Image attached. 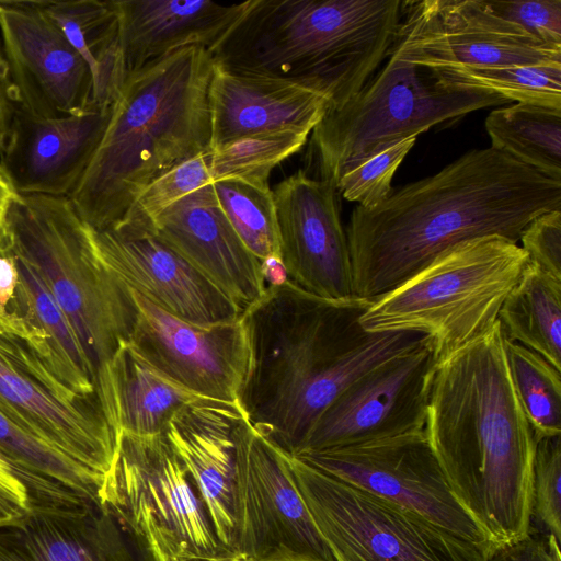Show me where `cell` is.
<instances>
[{"instance_id":"1","label":"cell","mask_w":561,"mask_h":561,"mask_svg":"<svg viewBox=\"0 0 561 561\" xmlns=\"http://www.w3.org/2000/svg\"><path fill=\"white\" fill-rule=\"evenodd\" d=\"M552 210H561L560 181L492 147L470 150L378 206L354 208L345 229L353 296L375 300L468 240L518 243L533 219Z\"/></svg>"},{"instance_id":"2","label":"cell","mask_w":561,"mask_h":561,"mask_svg":"<svg viewBox=\"0 0 561 561\" xmlns=\"http://www.w3.org/2000/svg\"><path fill=\"white\" fill-rule=\"evenodd\" d=\"M371 301L322 298L286 280L267 286L242 313L250 358L240 408L287 454H297L321 413L355 379L425 341L414 331H366L359 319Z\"/></svg>"},{"instance_id":"3","label":"cell","mask_w":561,"mask_h":561,"mask_svg":"<svg viewBox=\"0 0 561 561\" xmlns=\"http://www.w3.org/2000/svg\"><path fill=\"white\" fill-rule=\"evenodd\" d=\"M424 432L453 495L493 546L527 537L536 437L511 380L499 320L436 360Z\"/></svg>"},{"instance_id":"4","label":"cell","mask_w":561,"mask_h":561,"mask_svg":"<svg viewBox=\"0 0 561 561\" xmlns=\"http://www.w3.org/2000/svg\"><path fill=\"white\" fill-rule=\"evenodd\" d=\"M214 58L178 49L125 76L103 137L69 199L93 230L116 227L156 178L210 153Z\"/></svg>"},{"instance_id":"5","label":"cell","mask_w":561,"mask_h":561,"mask_svg":"<svg viewBox=\"0 0 561 561\" xmlns=\"http://www.w3.org/2000/svg\"><path fill=\"white\" fill-rule=\"evenodd\" d=\"M401 0H251L211 51L225 67L314 85L328 108L355 95L394 41Z\"/></svg>"},{"instance_id":"6","label":"cell","mask_w":561,"mask_h":561,"mask_svg":"<svg viewBox=\"0 0 561 561\" xmlns=\"http://www.w3.org/2000/svg\"><path fill=\"white\" fill-rule=\"evenodd\" d=\"M2 228L66 316L95 385L98 371L133 333L136 306L129 289L102 263L91 227L67 196L19 195Z\"/></svg>"},{"instance_id":"7","label":"cell","mask_w":561,"mask_h":561,"mask_svg":"<svg viewBox=\"0 0 561 561\" xmlns=\"http://www.w3.org/2000/svg\"><path fill=\"white\" fill-rule=\"evenodd\" d=\"M528 262L518 243L500 236L461 242L373 300L359 323L368 332H419L430 340L438 360L499 320Z\"/></svg>"},{"instance_id":"8","label":"cell","mask_w":561,"mask_h":561,"mask_svg":"<svg viewBox=\"0 0 561 561\" xmlns=\"http://www.w3.org/2000/svg\"><path fill=\"white\" fill-rule=\"evenodd\" d=\"M510 103L485 90L440 83L428 69L388 56L355 95L328 108L311 131L319 179L335 187L347 171L400 141L471 112Z\"/></svg>"},{"instance_id":"9","label":"cell","mask_w":561,"mask_h":561,"mask_svg":"<svg viewBox=\"0 0 561 561\" xmlns=\"http://www.w3.org/2000/svg\"><path fill=\"white\" fill-rule=\"evenodd\" d=\"M297 490L335 559L488 561L491 549L286 453Z\"/></svg>"},{"instance_id":"10","label":"cell","mask_w":561,"mask_h":561,"mask_svg":"<svg viewBox=\"0 0 561 561\" xmlns=\"http://www.w3.org/2000/svg\"><path fill=\"white\" fill-rule=\"evenodd\" d=\"M101 504L175 556L205 561L226 553L186 467L163 433L116 435Z\"/></svg>"},{"instance_id":"11","label":"cell","mask_w":561,"mask_h":561,"mask_svg":"<svg viewBox=\"0 0 561 561\" xmlns=\"http://www.w3.org/2000/svg\"><path fill=\"white\" fill-rule=\"evenodd\" d=\"M234 542L249 561H336L293 479L286 451L243 415L234 426Z\"/></svg>"},{"instance_id":"12","label":"cell","mask_w":561,"mask_h":561,"mask_svg":"<svg viewBox=\"0 0 561 561\" xmlns=\"http://www.w3.org/2000/svg\"><path fill=\"white\" fill-rule=\"evenodd\" d=\"M388 56L433 70L561 62V48L502 18L488 0H409Z\"/></svg>"},{"instance_id":"13","label":"cell","mask_w":561,"mask_h":561,"mask_svg":"<svg viewBox=\"0 0 561 561\" xmlns=\"http://www.w3.org/2000/svg\"><path fill=\"white\" fill-rule=\"evenodd\" d=\"M294 457L393 501L461 539L495 549L453 495L424 430Z\"/></svg>"},{"instance_id":"14","label":"cell","mask_w":561,"mask_h":561,"mask_svg":"<svg viewBox=\"0 0 561 561\" xmlns=\"http://www.w3.org/2000/svg\"><path fill=\"white\" fill-rule=\"evenodd\" d=\"M0 403L34 435L105 478L116 435L96 396L61 385L22 340L0 334Z\"/></svg>"},{"instance_id":"15","label":"cell","mask_w":561,"mask_h":561,"mask_svg":"<svg viewBox=\"0 0 561 561\" xmlns=\"http://www.w3.org/2000/svg\"><path fill=\"white\" fill-rule=\"evenodd\" d=\"M435 363L426 337L366 371L328 405L294 456L424 430Z\"/></svg>"},{"instance_id":"16","label":"cell","mask_w":561,"mask_h":561,"mask_svg":"<svg viewBox=\"0 0 561 561\" xmlns=\"http://www.w3.org/2000/svg\"><path fill=\"white\" fill-rule=\"evenodd\" d=\"M0 34L16 105L41 118L98 108L91 71L44 1H0Z\"/></svg>"},{"instance_id":"17","label":"cell","mask_w":561,"mask_h":561,"mask_svg":"<svg viewBox=\"0 0 561 561\" xmlns=\"http://www.w3.org/2000/svg\"><path fill=\"white\" fill-rule=\"evenodd\" d=\"M136 321L129 341L159 370L204 398L240 408L249 366L241 318L197 325L183 321L130 290Z\"/></svg>"},{"instance_id":"18","label":"cell","mask_w":561,"mask_h":561,"mask_svg":"<svg viewBox=\"0 0 561 561\" xmlns=\"http://www.w3.org/2000/svg\"><path fill=\"white\" fill-rule=\"evenodd\" d=\"M92 238L105 267L128 289L165 312L197 325L241 318V309L152 226L124 220L112 229H92Z\"/></svg>"},{"instance_id":"19","label":"cell","mask_w":561,"mask_h":561,"mask_svg":"<svg viewBox=\"0 0 561 561\" xmlns=\"http://www.w3.org/2000/svg\"><path fill=\"white\" fill-rule=\"evenodd\" d=\"M273 195L288 280L322 298L353 297L350 249L334 185L299 170L280 181Z\"/></svg>"},{"instance_id":"20","label":"cell","mask_w":561,"mask_h":561,"mask_svg":"<svg viewBox=\"0 0 561 561\" xmlns=\"http://www.w3.org/2000/svg\"><path fill=\"white\" fill-rule=\"evenodd\" d=\"M111 107L41 118L14 103L0 164L15 192L69 197L103 137Z\"/></svg>"},{"instance_id":"21","label":"cell","mask_w":561,"mask_h":561,"mask_svg":"<svg viewBox=\"0 0 561 561\" xmlns=\"http://www.w3.org/2000/svg\"><path fill=\"white\" fill-rule=\"evenodd\" d=\"M0 561H160L147 536L104 506L32 510L0 527Z\"/></svg>"},{"instance_id":"22","label":"cell","mask_w":561,"mask_h":561,"mask_svg":"<svg viewBox=\"0 0 561 561\" xmlns=\"http://www.w3.org/2000/svg\"><path fill=\"white\" fill-rule=\"evenodd\" d=\"M208 104L211 152L254 134L294 130L309 135L325 114L330 98L301 81L214 61Z\"/></svg>"},{"instance_id":"23","label":"cell","mask_w":561,"mask_h":561,"mask_svg":"<svg viewBox=\"0 0 561 561\" xmlns=\"http://www.w3.org/2000/svg\"><path fill=\"white\" fill-rule=\"evenodd\" d=\"M151 226L242 313L265 293L267 286L261 261L249 251L228 221L211 184L168 207Z\"/></svg>"},{"instance_id":"24","label":"cell","mask_w":561,"mask_h":561,"mask_svg":"<svg viewBox=\"0 0 561 561\" xmlns=\"http://www.w3.org/2000/svg\"><path fill=\"white\" fill-rule=\"evenodd\" d=\"M242 416L237 407L205 399L175 410L163 431L186 467L225 552H231L234 542L233 430Z\"/></svg>"},{"instance_id":"25","label":"cell","mask_w":561,"mask_h":561,"mask_svg":"<svg viewBox=\"0 0 561 561\" xmlns=\"http://www.w3.org/2000/svg\"><path fill=\"white\" fill-rule=\"evenodd\" d=\"M118 16L125 76L191 46L208 51L222 42L251 0L219 4L209 0H113Z\"/></svg>"},{"instance_id":"26","label":"cell","mask_w":561,"mask_h":561,"mask_svg":"<svg viewBox=\"0 0 561 561\" xmlns=\"http://www.w3.org/2000/svg\"><path fill=\"white\" fill-rule=\"evenodd\" d=\"M95 396L115 435L163 433L175 410L207 399L164 375L130 341L98 371Z\"/></svg>"},{"instance_id":"27","label":"cell","mask_w":561,"mask_h":561,"mask_svg":"<svg viewBox=\"0 0 561 561\" xmlns=\"http://www.w3.org/2000/svg\"><path fill=\"white\" fill-rule=\"evenodd\" d=\"M44 7L88 65L94 106L111 107L125 78L113 0L44 1Z\"/></svg>"},{"instance_id":"28","label":"cell","mask_w":561,"mask_h":561,"mask_svg":"<svg viewBox=\"0 0 561 561\" xmlns=\"http://www.w3.org/2000/svg\"><path fill=\"white\" fill-rule=\"evenodd\" d=\"M499 322L505 340L528 347L561 371V278L529 261L505 298Z\"/></svg>"},{"instance_id":"29","label":"cell","mask_w":561,"mask_h":561,"mask_svg":"<svg viewBox=\"0 0 561 561\" xmlns=\"http://www.w3.org/2000/svg\"><path fill=\"white\" fill-rule=\"evenodd\" d=\"M491 147L561 182V110L516 103L485 119Z\"/></svg>"},{"instance_id":"30","label":"cell","mask_w":561,"mask_h":561,"mask_svg":"<svg viewBox=\"0 0 561 561\" xmlns=\"http://www.w3.org/2000/svg\"><path fill=\"white\" fill-rule=\"evenodd\" d=\"M430 70V69H428ZM440 83L492 92L508 102L561 110V62L430 70Z\"/></svg>"},{"instance_id":"31","label":"cell","mask_w":561,"mask_h":561,"mask_svg":"<svg viewBox=\"0 0 561 561\" xmlns=\"http://www.w3.org/2000/svg\"><path fill=\"white\" fill-rule=\"evenodd\" d=\"M0 451L24 468L49 478L101 505L104 478L34 435L0 403Z\"/></svg>"},{"instance_id":"32","label":"cell","mask_w":561,"mask_h":561,"mask_svg":"<svg viewBox=\"0 0 561 561\" xmlns=\"http://www.w3.org/2000/svg\"><path fill=\"white\" fill-rule=\"evenodd\" d=\"M504 350L515 393L536 440L561 435V371L518 343L504 339Z\"/></svg>"},{"instance_id":"33","label":"cell","mask_w":561,"mask_h":561,"mask_svg":"<svg viewBox=\"0 0 561 561\" xmlns=\"http://www.w3.org/2000/svg\"><path fill=\"white\" fill-rule=\"evenodd\" d=\"M308 136L294 130H278L237 139L209 153L211 180L232 179L259 187H270L268 179L273 169L298 152Z\"/></svg>"},{"instance_id":"34","label":"cell","mask_w":561,"mask_h":561,"mask_svg":"<svg viewBox=\"0 0 561 561\" xmlns=\"http://www.w3.org/2000/svg\"><path fill=\"white\" fill-rule=\"evenodd\" d=\"M221 210L249 251L260 261L279 257V238L274 195L239 180L211 183Z\"/></svg>"},{"instance_id":"35","label":"cell","mask_w":561,"mask_h":561,"mask_svg":"<svg viewBox=\"0 0 561 561\" xmlns=\"http://www.w3.org/2000/svg\"><path fill=\"white\" fill-rule=\"evenodd\" d=\"M0 334L25 342L44 364L45 337L33 296L20 259L3 228L0 229Z\"/></svg>"},{"instance_id":"36","label":"cell","mask_w":561,"mask_h":561,"mask_svg":"<svg viewBox=\"0 0 561 561\" xmlns=\"http://www.w3.org/2000/svg\"><path fill=\"white\" fill-rule=\"evenodd\" d=\"M561 435L536 440L530 528L561 542ZM533 529V530H535Z\"/></svg>"},{"instance_id":"37","label":"cell","mask_w":561,"mask_h":561,"mask_svg":"<svg viewBox=\"0 0 561 561\" xmlns=\"http://www.w3.org/2000/svg\"><path fill=\"white\" fill-rule=\"evenodd\" d=\"M208 158L209 153L194 157L156 178L140 193L125 220L151 226L168 207L192 192L211 184Z\"/></svg>"},{"instance_id":"38","label":"cell","mask_w":561,"mask_h":561,"mask_svg":"<svg viewBox=\"0 0 561 561\" xmlns=\"http://www.w3.org/2000/svg\"><path fill=\"white\" fill-rule=\"evenodd\" d=\"M415 140L400 141L347 171L335 184L337 193L363 208L381 204L391 195L392 178Z\"/></svg>"},{"instance_id":"39","label":"cell","mask_w":561,"mask_h":561,"mask_svg":"<svg viewBox=\"0 0 561 561\" xmlns=\"http://www.w3.org/2000/svg\"><path fill=\"white\" fill-rule=\"evenodd\" d=\"M502 18L522 26L540 42L561 48V0H488Z\"/></svg>"},{"instance_id":"40","label":"cell","mask_w":561,"mask_h":561,"mask_svg":"<svg viewBox=\"0 0 561 561\" xmlns=\"http://www.w3.org/2000/svg\"><path fill=\"white\" fill-rule=\"evenodd\" d=\"M518 241L530 262L561 278V210L537 216L524 228Z\"/></svg>"},{"instance_id":"41","label":"cell","mask_w":561,"mask_h":561,"mask_svg":"<svg viewBox=\"0 0 561 561\" xmlns=\"http://www.w3.org/2000/svg\"><path fill=\"white\" fill-rule=\"evenodd\" d=\"M0 484L30 508L55 497L59 489L54 480L24 468L1 451Z\"/></svg>"},{"instance_id":"42","label":"cell","mask_w":561,"mask_h":561,"mask_svg":"<svg viewBox=\"0 0 561 561\" xmlns=\"http://www.w3.org/2000/svg\"><path fill=\"white\" fill-rule=\"evenodd\" d=\"M488 561H561L560 542L550 534L530 530L524 539L495 548Z\"/></svg>"},{"instance_id":"43","label":"cell","mask_w":561,"mask_h":561,"mask_svg":"<svg viewBox=\"0 0 561 561\" xmlns=\"http://www.w3.org/2000/svg\"><path fill=\"white\" fill-rule=\"evenodd\" d=\"M14 110V92L0 43V153L4 148Z\"/></svg>"},{"instance_id":"44","label":"cell","mask_w":561,"mask_h":561,"mask_svg":"<svg viewBox=\"0 0 561 561\" xmlns=\"http://www.w3.org/2000/svg\"><path fill=\"white\" fill-rule=\"evenodd\" d=\"M30 511L24 502L0 484V527L18 520Z\"/></svg>"},{"instance_id":"45","label":"cell","mask_w":561,"mask_h":561,"mask_svg":"<svg viewBox=\"0 0 561 561\" xmlns=\"http://www.w3.org/2000/svg\"><path fill=\"white\" fill-rule=\"evenodd\" d=\"M261 271L266 286L280 285L288 280L286 270L279 257L273 256L261 261Z\"/></svg>"},{"instance_id":"46","label":"cell","mask_w":561,"mask_h":561,"mask_svg":"<svg viewBox=\"0 0 561 561\" xmlns=\"http://www.w3.org/2000/svg\"><path fill=\"white\" fill-rule=\"evenodd\" d=\"M19 196L9 176L0 164V229L3 227L7 213L12 202Z\"/></svg>"},{"instance_id":"47","label":"cell","mask_w":561,"mask_h":561,"mask_svg":"<svg viewBox=\"0 0 561 561\" xmlns=\"http://www.w3.org/2000/svg\"><path fill=\"white\" fill-rule=\"evenodd\" d=\"M148 539L150 540L152 548L160 561H198V560H193V559H187L184 557L175 556V554L171 553L169 550H167L164 547H162L160 543H158L157 541H154L150 538H148Z\"/></svg>"},{"instance_id":"48","label":"cell","mask_w":561,"mask_h":561,"mask_svg":"<svg viewBox=\"0 0 561 561\" xmlns=\"http://www.w3.org/2000/svg\"><path fill=\"white\" fill-rule=\"evenodd\" d=\"M205 561H249V560L240 553L227 552V553H222L216 558H211V559H208Z\"/></svg>"},{"instance_id":"49","label":"cell","mask_w":561,"mask_h":561,"mask_svg":"<svg viewBox=\"0 0 561 561\" xmlns=\"http://www.w3.org/2000/svg\"><path fill=\"white\" fill-rule=\"evenodd\" d=\"M336 561H343L342 559H336Z\"/></svg>"}]
</instances>
